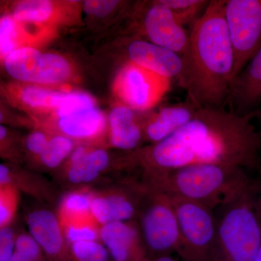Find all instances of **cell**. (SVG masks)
Instances as JSON below:
<instances>
[{"instance_id": "6da1fadb", "label": "cell", "mask_w": 261, "mask_h": 261, "mask_svg": "<svg viewBox=\"0 0 261 261\" xmlns=\"http://www.w3.org/2000/svg\"><path fill=\"white\" fill-rule=\"evenodd\" d=\"M256 112L238 114L224 108H199L195 117L166 140L137 153L143 178L185 166L220 164L261 171V133Z\"/></svg>"}, {"instance_id": "7a4b0ae2", "label": "cell", "mask_w": 261, "mask_h": 261, "mask_svg": "<svg viewBox=\"0 0 261 261\" xmlns=\"http://www.w3.org/2000/svg\"><path fill=\"white\" fill-rule=\"evenodd\" d=\"M225 0H211L191 25L179 85L200 108H224L233 80L234 54L224 16Z\"/></svg>"}, {"instance_id": "3957f363", "label": "cell", "mask_w": 261, "mask_h": 261, "mask_svg": "<svg viewBox=\"0 0 261 261\" xmlns=\"http://www.w3.org/2000/svg\"><path fill=\"white\" fill-rule=\"evenodd\" d=\"M253 180L245 169L238 166L200 164L143 178L142 182L170 197L191 201L214 211L234 198Z\"/></svg>"}, {"instance_id": "277c9868", "label": "cell", "mask_w": 261, "mask_h": 261, "mask_svg": "<svg viewBox=\"0 0 261 261\" xmlns=\"http://www.w3.org/2000/svg\"><path fill=\"white\" fill-rule=\"evenodd\" d=\"M260 180L254 179L238 196L219 207L218 257L221 261H253L260 244L257 202Z\"/></svg>"}, {"instance_id": "5b68a950", "label": "cell", "mask_w": 261, "mask_h": 261, "mask_svg": "<svg viewBox=\"0 0 261 261\" xmlns=\"http://www.w3.org/2000/svg\"><path fill=\"white\" fill-rule=\"evenodd\" d=\"M142 198L136 220L149 257L178 253L179 224L171 198L140 182Z\"/></svg>"}, {"instance_id": "8992f818", "label": "cell", "mask_w": 261, "mask_h": 261, "mask_svg": "<svg viewBox=\"0 0 261 261\" xmlns=\"http://www.w3.org/2000/svg\"><path fill=\"white\" fill-rule=\"evenodd\" d=\"M168 197L179 224L181 245L178 255L182 260L216 261L217 220L214 211L191 201Z\"/></svg>"}, {"instance_id": "52a82bcc", "label": "cell", "mask_w": 261, "mask_h": 261, "mask_svg": "<svg viewBox=\"0 0 261 261\" xmlns=\"http://www.w3.org/2000/svg\"><path fill=\"white\" fill-rule=\"evenodd\" d=\"M224 16L234 54V80L260 47L261 0H225Z\"/></svg>"}, {"instance_id": "ba28073f", "label": "cell", "mask_w": 261, "mask_h": 261, "mask_svg": "<svg viewBox=\"0 0 261 261\" xmlns=\"http://www.w3.org/2000/svg\"><path fill=\"white\" fill-rule=\"evenodd\" d=\"M7 71L12 77L25 82L56 84L71 74L65 58L54 53H42L29 47L18 48L4 58Z\"/></svg>"}, {"instance_id": "9c48e42d", "label": "cell", "mask_w": 261, "mask_h": 261, "mask_svg": "<svg viewBox=\"0 0 261 261\" xmlns=\"http://www.w3.org/2000/svg\"><path fill=\"white\" fill-rule=\"evenodd\" d=\"M171 80L128 62L114 82L115 94L124 106L145 111L155 106L170 88Z\"/></svg>"}, {"instance_id": "30bf717a", "label": "cell", "mask_w": 261, "mask_h": 261, "mask_svg": "<svg viewBox=\"0 0 261 261\" xmlns=\"http://www.w3.org/2000/svg\"><path fill=\"white\" fill-rule=\"evenodd\" d=\"M142 198V187L136 181L100 190L92 189L91 211L101 226L111 223L136 221Z\"/></svg>"}, {"instance_id": "8fae6325", "label": "cell", "mask_w": 261, "mask_h": 261, "mask_svg": "<svg viewBox=\"0 0 261 261\" xmlns=\"http://www.w3.org/2000/svg\"><path fill=\"white\" fill-rule=\"evenodd\" d=\"M44 205L34 207L25 215L29 232L39 244L47 261H70L69 244L58 214Z\"/></svg>"}, {"instance_id": "7c38bea8", "label": "cell", "mask_w": 261, "mask_h": 261, "mask_svg": "<svg viewBox=\"0 0 261 261\" xmlns=\"http://www.w3.org/2000/svg\"><path fill=\"white\" fill-rule=\"evenodd\" d=\"M142 24L149 42L185 56L190 32L178 23L167 7L154 2L146 11Z\"/></svg>"}, {"instance_id": "4fadbf2b", "label": "cell", "mask_w": 261, "mask_h": 261, "mask_svg": "<svg viewBox=\"0 0 261 261\" xmlns=\"http://www.w3.org/2000/svg\"><path fill=\"white\" fill-rule=\"evenodd\" d=\"M99 241L113 261H147L149 256L137 221L101 226Z\"/></svg>"}, {"instance_id": "5bb4252c", "label": "cell", "mask_w": 261, "mask_h": 261, "mask_svg": "<svg viewBox=\"0 0 261 261\" xmlns=\"http://www.w3.org/2000/svg\"><path fill=\"white\" fill-rule=\"evenodd\" d=\"M129 61L150 70L156 74L176 79L179 83L185 70V61L181 55L149 41L136 39L127 48Z\"/></svg>"}, {"instance_id": "9a60e30c", "label": "cell", "mask_w": 261, "mask_h": 261, "mask_svg": "<svg viewBox=\"0 0 261 261\" xmlns=\"http://www.w3.org/2000/svg\"><path fill=\"white\" fill-rule=\"evenodd\" d=\"M228 102L232 111L246 115L256 112L261 104V46L245 68L233 80Z\"/></svg>"}, {"instance_id": "2e32d148", "label": "cell", "mask_w": 261, "mask_h": 261, "mask_svg": "<svg viewBox=\"0 0 261 261\" xmlns=\"http://www.w3.org/2000/svg\"><path fill=\"white\" fill-rule=\"evenodd\" d=\"M199 108L188 98L184 102L161 108L145 123V138L153 145L162 142L191 121Z\"/></svg>"}, {"instance_id": "e0dca14e", "label": "cell", "mask_w": 261, "mask_h": 261, "mask_svg": "<svg viewBox=\"0 0 261 261\" xmlns=\"http://www.w3.org/2000/svg\"><path fill=\"white\" fill-rule=\"evenodd\" d=\"M8 185H13L19 192L31 196L41 203H54L58 197L56 188L45 177L1 164L0 186Z\"/></svg>"}, {"instance_id": "ac0fdd59", "label": "cell", "mask_w": 261, "mask_h": 261, "mask_svg": "<svg viewBox=\"0 0 261 261\" xmlns=\"http://www.w3.org/2000/svg\"><path fill=\"white\" fill-rule=\"evenodd\" d=\"M110 164L107 151L103 149H90L80 161L65 166L58 180L67 186L74 188L87 187L102 176Z\"/></svg>"}, {"instance_id": "d6986e66", "label": "cell", "mask_w": 261, "mask_h": 261, "mask_svg": "<svg viewBox=\"0 0 261 261\" xmlns=\"http://www.w3.org/2000/svg\"><path fill=\"white\" fill-rule=\"evenodd\" d=\"M133 111L123 105L113 108L110 113V139L116 148L123 150L137 149L145 137L144 128Z\"/></svg>"}, {"instance_id": "ffe728a7", "label": "cell", "mask_w": 261, "mask_h": 261, "mask_svg": "<svg viewBox=\"0 0 261 261\" xmlns=\"http://www.w3.org/2000/svg\"><path fill=\"white\" fill-rule=\"evenodd\" d=\"M106 123L104 115L94 106L59 118L58 127L70 140H93L102 135Z\"/></svg>"}, {"instance_id": "44dd1931", "label": "cell", "mask_w": 261, "mask_h": 261, "mask_svg": "<svg viewBox=\"0 0 261 261\" xmlns=\"http://www.w3.org/2000/svg\"><path fill=\"white\" fill-rule=\"evenodd\" d=\"M92 189L90 187L75 188L62 197L58 205L59 219L83 217L92 215L91 211Z\"/></svg>"}, {"instance_id": "7402d4cb", "label": "cell", "mask_w": 261, "mask_h": 261, "mask_svg": "<svg viewBox=\"0 0 261 261\" xmlns=\"http://www.w3.org/2000/svg\"><path fill=\"white\" fill-rule=\"evenodd\" d=\"M59 220L69 245L79 242L99 241L101 226L93 215Z\"/></svg>"}, {"instance_id": "603a6c76", "label": "cell", "mask_w": 261, "mask_h": 261, "mask_svg": "<svg viewBox=\"0 0 261 261\" xmlns=\"http://www.w3.org/2000/svg\"><path fill=\"white\" fill-rule=\"evenodd\" d=\"M65 95L66 93L36 86L22 87L18 92V97L22 103L29 108L41 110H58Z\"/></svg>"}, {"instance_id": "cb8c5ba5", "label": "cell", "mask_w": 261, "mask_h": 261, "mask_svg": "<svg viewBox=\"0 0 261 261\" xmlns=\"http://www.w3.org/2000/svg\"><path fill=\"white\" fill-rule=\"evenodd\" d=\"M55 13L53 3L47 0L20 2L15 5L13 18L17 22L43 23L51 19Z\"/></svg>"}, {"instance_id": "d4e9b609", "label": "cell", "mask_w": 261, "mask_h": 261, "mask_svg": "<svg viewBox=\"0 0 261 261\" xmlns=\"http://www.w3.org/2000/svg\"><path fill=\"white\" fill-rule=\"evenodd\" d=\"M73 141L63 135L50 137L45 149L39 156V161L44 168L56 169L73 150Z\"/></svg>"}, {"instance_id": "484cf974", "label": "cell", "mask_w": 261, "mask_h": 261, "mask_svg": "<svg viewBox=\"0 0 261 261\" xmlns=\"http://www.w3.org/2000/svg\"><path fill=\"white\" fill-rule=\"evenodd\" d=\"M160 3L167 7L172 12L178 23L185 27L192 23L200 17L209 1L206 0H159Z\"/></svg>"}, {"instance_id": "4316f807", "label": "cell", "mask_w": 261, "mask_h": 261, "mask_svg": "<svg viewBox=\"0 0 261 261\" xmlns=\"http://www.w3.org/2000/svg\"><path fill=\"white\" fill-rule=\"evenodd\" d=\"M20 192L13 185L0 186V229L9 227L18 212Z\"/></svg>"}, {"instance_id": "83f0119b", "label": "cell", "mask_w": 261, "mask_h": 261, "mask_svg": "<svg viewBox=\"0 0 261 261\" xmlns=\"http://www.w3.org/2000/svg\"><path fill=\"white\" fill-rule=\"evenodd\" d=\"M70 257L83 261H113L100 241L79 242L69 245Z\"/></svg>"}, {"instance_id": "f1b7e54d", "label": "cell", "mask_w": 261, "mask_h": 261, "mask_svg": "<svg viewBox=\"0 0 261 261\" xmlns=\"http://www.w3.org/2000/svg\"><path fill=\"white\" fill-rule=\"evenodd\" d=\"M18 24L13 16H5L0 21V53L3 58L18 49Z\"/></svg>"}, {"instance_id": "f546056e", "label": "cell", "mask_w": 261, "mask_h": 261, "mask_svg": "<svg viewBox=\"0 0 261 261\" xmlns=\"http://www.w3.org/2000/svg\"><path fill=\"white\" fill-rule=\"evenodd\" d=\"M15 250L30 261H47L39 244L29 232L17 233Z\"/></svg>"}, {"instance_id": "4dcf8cb0", "label": "cell", "mask_w": 261, "mask_h": 261, "mask_svg": "<svg viewBox=\"0 0 261 261\" xmlns=\"http://www.w3.org/2000/svg\"><path fill=\"white\" fill-rule=\"evenodd\" d=\"M94 106L95 105L93 99L88 94L81 92H72L66 93L61 106L57 111L58 117L61 118L80 110Z\"/></svg>"}, {"instance_id": "1f68e13d", "label": "cell", "mask_w": 261, "mask_h": 261, "mask_svg": "<svg viewBox=\"0 0 261 261\" xmlns=\"http://www.w3.org/2000/svg\"><path fill=\"white\" fill-rule=\"evenodd\" d=\"M16 234L11 226L0 229V261H11Z\"/></svg>"}, {"instance_id": "d6a6232c", "label": "cell", "mask_w": 261, "mask_h": 261, "mask_svg": "<svg viewBox=\"0 0 261 261\" xmlns=\"http://www.w3.org/2000/svg\"><path fill=\"white\" fill-rule=\"evenodd\" d=\"M118 4V1H113V0H105V1H93V0H89V1L84 2V11L89 15H96L98 17L106 16Z\"/></svg>"}, {"instance_id": "836d02e7", "label": "cell", "mask_w": 261, "mask_h": 261, "mask_svg": "<svg viewBox=\"0 0 261 261\" xmlns=\"http://www.w3.org/2000/svg\"><path fill=\"white\" fill-rule=\"evenodd\" d=\"M49 138L42 132H32L27 137L25 145L27 150L33 155L39 157L45 149Z\"/></svg>"}, {"instance_id": "e575fe53", "label": "cell", "mask_w": 261, "mask_h": 261, "mask_svg": "<svg viewBox=\"0 0 261 261\" xmlns=\"http://www.w3.org/2000/svg\"><path fill=\"white\" fill-rule=\"evenodd\" d=\"M147 261H178L172 255H161V256L149 257Z\"/></svg>"}, {"instance_id": "d590c367", "label": "cell", "mask_w": 261, "mask_h": 261, "mask_svg": "<svg viewBox=\"0 0 261 261\" xmlns=\"http://www.w3.org/2000/svg\"><path fill=\"white\" fill-rule=\"evenodd\" d=\"M11 261H30L28 259L25 258L23 255H20L18 252L15 251L13 253V257H12Z\"/></svg>"}, {"instance_id": "8d00e7d4", "label": "cell", "mask_w": 261, "mask_h": 261, "mask_svg": "<svg viewBox=\"0 0 261 261\" xmlns=\"http://www.w3.org/2000/svg\"><path fill=\"white\" fill-rule=\"evenodd\" d=\"M256 118L257 121L259 122V126H260V132L261 133V104L260 107L258 108V109H257L256 111Z\"/></svg>"}, {"instance_id": "74e56055", "label": "cell", "mask_w": 261, "mask_h": 261, "mask_svg": "<svg viewBox=\"0 0 261 261\" xmlns=\"http://www.w3.org/2000/svg\"><path fill=\"white\" fill-rule=\"evenodd\" d=\"M70 261H83V260H74V259H70Z\"/></svg>"}, {"instance_id": "f35d334b", "label": "cell", "mask_w": 261, "mask_h": 261, "mask_svg": "<svg viewBox=\"0 0 261 261\" xmlns=\"http://www.w3.org/2000/svg\"><path fill=\"white\" fill-rule=\"evenodd\" d=\"M216 261H221V260H219V259H217V260H216Z\"/></svg>"}]
</instances>
